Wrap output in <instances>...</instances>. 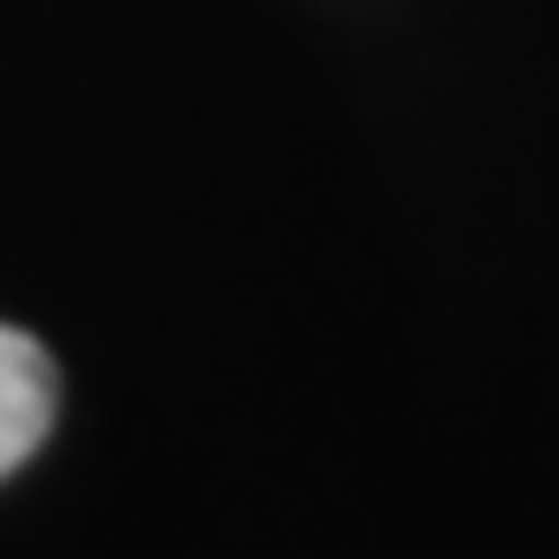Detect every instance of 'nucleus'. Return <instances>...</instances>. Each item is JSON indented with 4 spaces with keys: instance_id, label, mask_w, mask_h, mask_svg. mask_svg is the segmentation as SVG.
<instances>
[{
    "instance_id": "1",
    "label": "nucleus",
    "mask_w": 559,
    "mask_h": 559,
    "mask_svg": "<svg viewBox=\"0 0 559 559\" xmlns=\"http://www.w3.org/2000/svg\"><path fill=\"white\" fill-rule=\"evenodd\" d=\"M55 358H47V342L24 334V326H0V481H9L55 428Z\"/></svg>"
}]
</instances>
